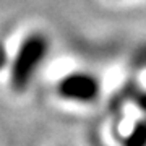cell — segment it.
I'll use <instances>...</instances> for the list:
<instances>
[{"mask_svg":"<svg viewBox=\"0 0 146 146\" xmlns=\"http://www.w3.org/2000/svg\"><path fill=\"white\" fill-rule=\"evenodd\" d=\"M50 42L42 33H31L21 41L10 70V84L16 93L29 88L49 54Z\"/></svg>","mask_w":146,"mask_h":146,"instance_id":"cell-1","label":"cell"},{"mask_svg":"<svg viewBox=\"0 0 146 146\" xmlns=\"http://www.w3.org/2000/svg\"><path fill=\"white\" fill-rule=\"evenodd\" d=\"M99 80L88 72L68 73L55 84V94L58 98L75 104H91L99 98Z\"/></svg>","mask_w":146,"mask_h":146,"instance_id":"cell-2","label":"cell"}]
</instances>
